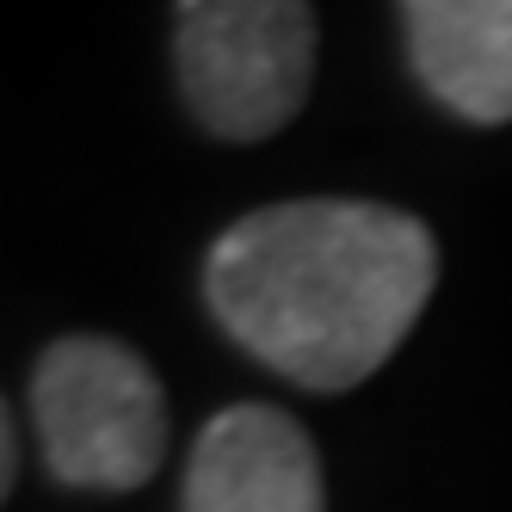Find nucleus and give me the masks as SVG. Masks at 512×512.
<instances>
[{"instance_id":"5","label":"nucleus","mask_w":512,"mask_h":512,"mask_svg":"<svg viewBox=\"0 0 512 512\" xmlns=\"http://www.w3.org/2000/svg\"><path fill=\"white\" fill-rule=\"evenodd\" d=\"M420 87L463 124H512V0H401Z\"/></svg>"},{"instance_id":"3","label":"nucleus","mask_w":512,"mask_h":512,"mask_svg":"<svg viewBox=\"0 0 512 512\" xmlns=\"http://www.w3.org/2000/svg\"><path fill=\"white\" fill-rule=\"evenodd\" d=\"M31 420L56 482L93 494L142 488L167 457V395L130 346L68 334L38 358Z\"/></svg>"},{"instance_id":"4","label":"nucleus","mask_w":512,"mask_h":512,"mask_svg":"<svg viewBox=\"0 0 512 512\" xmlns=\"http://www.w3.org/2000/svg\"><path fill=\"white\" fill-rule=\"evenodd\" d=\"M179 512H327L321 457L278 408H223L192 445Z\"/></svg>"},{"instance_id":"1","label":"nucleus","mask_w":512,"mask_h":512,"mask_svg":"<svg viewBox=\"0 0 512 512\" xmlns=\"http://www.w3.org/2000/svg\"><path fill=\"white\" fill-rule=\"evenodd\" d=\"M438 284L420 216L364 198H297L241 216L210 247L216 327L303 389H352L408 340Z\"/></svg>"},{"instance_id":"6","label":"nucleus","mask_w":512,"mask_h":512,"mask_svg":"<svg viewBox=\"0 0 512 512\" xmlns=\"http://www.w3.org/2000/svg\"><path fill=\"white\" fill-rule=\"evenodd\" d=\"M13 475H19V445H13V420H7V401H0V500H7Z\"/></svg>"},{"instance_id":"2","label":"nucleus","mask_w":512,"mask_h":512,"mask_svg":"<svg viewBox=\"0 0 512 512\" xmlns=\"http://www.w3.org/2000/svg\"><path fill=\"white\" fill-rule=\"evenodd\" d=\"M173 75L192 118L223 142H266L315 81L309 0H179Z\"/></svg>"}]
</instances>
